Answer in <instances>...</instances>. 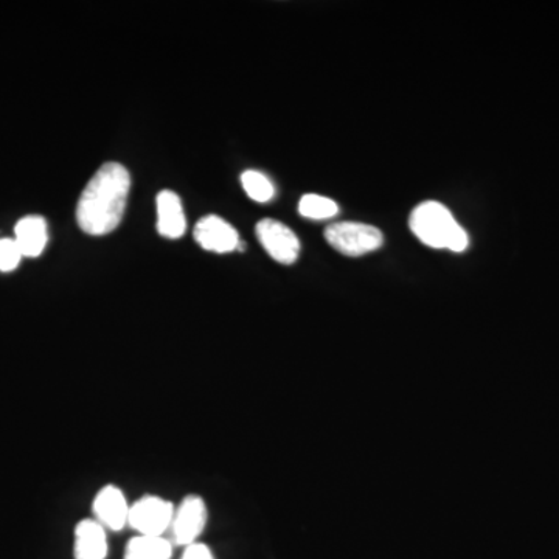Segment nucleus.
<instances>
[{
	"mask_svg": "<svg viewBox=\"0 0 559 559\" xmlns=\"http://www.w3.org/2000/svg\"><path fill=\"white\" fill-rule=\"evenodd\" d=\"M130 173L117 162L102 165L81 193L76 221L87 235L102 237L119 227L130 193Z\"/></svg>",
	"mask_w": 559,
	"mask_h": 559,
	"instance_id": "1",
	"label": "nucleus"
},
{
	"mask_svg": "<svg viewBox=\"0 0 559 559\" xmlns=\"http://www.w3.org/2000/svg\"><path fill=\"white\" fill-rule=\"evenodd\" d=\"M409 226L415 237L429 248L450 249L457 253L468 248V235L452 216L451 210L440 202H423L415 207Z\"/></svg>",
	"mask_w": 559,
	"mask_h": 559,
	"instance_id": "2",
	"label": "nucleus"
},
{
	"mask_svg": "<svg viewBox=\"0 0 559 559\" xmlns=\"http://www.w3.org/2000/svg\"><path fill=\"white\" fill-rule=\"evenodd\" d=\"M325 238L331 248L347 257L366 255L380 249L384 242L380 229L362 223L331 224L325 230Z\"/></svg>",
	"mask_w": 559,
	"mask_h": 559,
	"instance_id": "3",
	"label": "nucleus"
},
{
	"mask_svg": "<svg viewBox=\"0 0 559 559\" xmlns=\"http://www.w3.org/2000/svg\"><path fill=\"white\" fill-rule=\"evenodd\" d=\"M176 507L170 500L159 496H143L138 502L131 503L128 527L138 535L165 536L170 532Z\"/></svg>",
	"mask_w": 559,
	"mask_h": 559,
	"instance_id": "4",
	"label": "nucleus"
},
{
	"mask_svg": "<svg viewBox=\"0 0 559 559\" xmlns=\"http://www.w3.org/2000/svg\"><path fill=\"white\" fill-rule=\"evenodd\" d=\"M209 510L205 500L198 495L187 496L175 509L171 522V543L186 547L200 543L202 533L207 527Z\"/></svg>",
	"mask_w": 559,
	"mask_h": 559,
	"instance_id": "5",
	"label": "nucleus"
},
{
	"mask_svg": "<svg viewBox=\"0 0 559 559\" xmlns=\"http://www.w3.org/2000/svg\"><path fill=\"white\" fill-rule=\"evenodd\" d=\"M257 237L271 259L282 264H294L299 259L300 241L289 227L280 221L266 218L257 224Z\"/></svg>",
	"mask_w": 559,
	"mask_h": 559,
	"instance_id": "6",
	"label": "nucleus"
},
{
	"mask_svg": "<svg viewBox=\"0 0 559 559\" xmlns=\"http://www.w3.org/2000/svg\"><path fill=\"white\" fill-rule=\"evenodd\" d=\"M131 503H128L127 496L116 485H106L95 496L92 503L94 520L100 522L103 527L110 532H120L128 527Z\"/></svg>",
	"mask_w": 559,
	"mask_h": 559,
	"instance_id": "7",
	"label": "nucleus"
},
{
	"mask_svg": "<svg viewBox=\"0 0 559 559\" xmlns=\"http://www.w3.org/2000/svg\"><path fill=\"white\" fill-rule=\"evenodd\" d=\"M194 238L210 252L229 253L242 250L238 231L219 216L210 215L202 218L194 227Z\"/></svg>",
	"mask_w": 559,
	"mask_h": 559,
	"instance_id": "8",
	"label": "nucleus"
},
{
	"mask_svg": "<svg viewBox=\"0 0 559 559\" xmlns=\"http://www.w3.org/2000/svg\"><path fill=\"white\" fill-rule=\"evenodd\" d=\"M108 530L95 520H83L76 524L73 540V558L106 559L108 557Z\"/></svg>",
	"mask_w": 559,
	"mask_h": 559,
	"instance_id": "9",
	"label": "nucleus"
},
{
	"mask_svg": "<svg viewBox=\"0 0 559 559\" xmlns=\"http://www.w3.org/2000/svg\"><path fill=\"white\" fill-rule=\"evenodd\" d=\"M187 230L182 202L175 191L164 190L157 194V231L162 237L178 240Z\"/></svg>",
	"mask_w": 559,
	"mask_h": 559,
	"instance_id": "10",
	"label": "nucleus"
},
{
	"mask_svg": "<svg viewBox=\"0 0 559 559\" xmlns=\"http://www.w3.org/2000/svg\"><path fill=\"white\" fill-rule=\"evenodd\" d=\"M14 234H16L14 241L20 246L22 255L24 257L35 259V257H39L44 248H46L47 224L40 216H27V218H22L20 223L16 224Z\"/></svg>",
	"mask_w": 559,
	"mask_h": 559,
	"instance_id": "11",
	"label": "nucleus"
},
{
	"mask_svg": "<svg viewBox=\"0 0 559 559\" xmlns=\"http://www.w3.org/2000/svg\"><path fill=\"white\" fill-rule=\"evenodd\" d=\"M173 543L165 536L138 535L130 539L123 559H171Z\"/></svg>",
	"mask_w": 559,
	"mask_h": 559,
	"instance_id": "12",
	"label": "nucleus"
},
{
	"mask_svg": "<svg viewBox=\"0 0 559 559\" xmlns=\"http://www.w3.org/2000/svg\"><path fill=\"white\" fill-rule=\"evenodd\" d=\"M299 212L305 218L329 219L340 213V205L329 198L319 197V194H305L300 200Z\"/></svg>",
	"mask_w": 559,
	"mask_h": 559,
	"instance_id": "13",
	"label": "nucleus"
},
{
	"mask_svg": "<svg viewBox=\"0 0 559 559\" xmlns=\"http://www.w3.org/2000/svg\"><path fill=\"white\" fill-rule=\"evenodd\" d=\"M242 189L250 200L260 202V204H266L272 198H274L275 190L272 186L271 180L260 171H245L241 176Z\"/></svg>",
	"mask_w": 559,
	"mask_h": 559,
	"instance_id": "14",
	"label": "nucleus"
},
{
	"mask_svg": "<svg viewBox=\"0 0 559 559\" xmlns=\"http://www.w3.org/2000/svg\"><path fill=\"white\" fill-rule=\"evenodd\" d=\"M22 252L20 246L10 238H0V271L10 272L21 263Z\"/></svg>",
	"mask_w": 559,
	"mask_h": 559,
	"instance_id": "15",
	"label": "nucleus"
},
{
	"mask_svg": "<svg viewBox=\"0 0 559 559\" xmlns=\"http://www.w3.org/2000/svg\"><path fill=\"white\" fill-rule=\"evenodd\" d=\"M180 559H216L212 549L202 543H194L183 549Z\"/></svg>",
	"mask_w": 559,
	"mask_h": 559,
	"instance_id": "16",
	"label": "nucleus"
}]
</instances>
